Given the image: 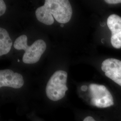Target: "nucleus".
<instances>
[{"label": "nucleus", "mask_w": 121, "mask_h": 121, "mask_svg": "<svg viewBox=\"0 0 121 121\" xmlns=\"http://www.w3.org/2000/svg\"><path fill=\"white\" fill-rule=\"evenodd\" d=\"M72 15V9L68 0H46L44 4L36 9L35 15L39 22L47 25L54 22V18L59 23L69 22Z\"/></svg>", "instance_id": "nucleus-1"}, {"label": "nucleus", "mask_w": 121, "mask_h": 121, "mask_svg": "<svg viewBox=\"0 0 121 121\" xmlns=\"http://www.w3.org/2000/svg\"><path fill=\"white\" fill-rule=\"evenodd\" d=\"M13 47L17 50H23L25 53L22 61L26 64H34L39 61L46 48V44L42 39L36 40L30 46L27 44V37L22 35L15 40Z\"/></svg>", "instance_id": "nucleus-2"}, {"label": "nucleus", "mask_w": 121, "mask_h": 121, "mask_svg": "<svg viewBox=\"0 0 121 121\" xmlns=\"http://www.w3.org/2000/svg\"><path fill=\"white\" fill-rule=\"evenodd\" d=\"M67 73L59 70L52 74L46 87V94L48 99L57 101L63 98L68 88L66 86Z\"/></svg>", "instance_id": "nucleus-3"}, {"label": "nucleus", "mask_w": 121, "mask_h": 121, "mask_svg": "<svg viewBox=\"0 0 121 121\" xmlns=\"http://www.w3.org/2000/svg\"><path fill=\"white\" fill-rule=\"evenodd\" d=\"M89 88L91 103L93 106L99 108H105L114 104L112 95L104 85L92 83Z\"/></svg>", "instance_id": "nucleus-4"}, {"label": "nucleus", "mask_w": 121, "mask_h": 121, "mask_svg": "<svg viewBox=\"0 0 121 121\" xmlns=\"http://www.w3.org/2000/svg\"><path fill=\"white\" fill-rule=\"evenodd\" d=\"M101 69L106 76L121 86V61L114 58L104 60Z\"/></svg>", "instance_id": "nucleus-5"}, {"label": "nucleus", "mask_w": 121, "mask_h": 121, "mask_svg": "<svg viewBox=\"0 0 121 121\" xmlns=\"http://www.w3.org/2000/svg\"><path fill=\"white\" fill-rule=\"evenodd\" d=\"M24 84V80L22 75L14 73L11 69L0 71V87L8 86L13 88H20Z\"/></svg>", "instance_id": "nucleus-6"}, {"label": "nucleus", "mask_w": 121, "mask_h": 121, "mask_svg": "<svg viewBox=\"0 0 121 121\" xmlns=\"http://www.w3.org/2000/svg\"><path fill=\"white\" fill-rule=\"evenodd\" d=\"M12 46V41L7 30L0 28V56L7 54Z\"/></svg>", "instance_id": "nucleus-7"}, {"label": "nucleus", "mask_w": 121, "mask_h": 121, "mask_svg": "<svg viewBox=\"0 0 121 121\" xmlns=\"http://www.w3.org/2000/svg\"><path fill=\"white\" fill-rule=\"evenodd\" d=\"M107 24L112 35L121 32V17L115 14L110 15L107 19Z\"/></svg>", "instance_id": "nucleus-8"}, {"label": "nucleus", "mask_w": 121, "mask_h": 121, "mask_svg": "<svg viewBox=\"0 0 121 121\" xmlns=\"http://www.w3.org/2000/svg\"><path fill=\"white\" fill-rule=\"evenodd\" d=\"M111 43L114 48L117 49L121 48V31L115 35H112Z\"/></svg>", "instance_id": "nucleus-9"}, {"label": "nucleus", "mask_w": 121, "mask_h": 121, "mask_svg": "<svg viewBox=\"0 0 121 121\" xmlns=\"http://www.w3.org/2000/svg\"><path fill=\"white\" fill-rule=\"evenodd\" d=\"M6 10V5L3 0H0V15L2 16L4 14Z\"/></svg>", "instance_id": "nucleus-10"}, {"label": "nucleus", "mask_w": 121, "mask_h": 121, "mask_svg": "<svg viewBox=\"0 0 121 121\" xmlns=\"http://www.w3.org/2000/svg\"><path fill=\"white\" fill-rule=\"evenodd\" d=\"M104 1L109 4H117L121 3V0H106Z\"/></svg>", "instance_id": "nucleus-11"}, {"label": "nucleus", "mask_w": 121, "mask_h": 121, "mask_svg": "<svg viewBox=\"0 0 121 121\" xmlns=\"http://www.w3.org/2000/svg\"><path fill=\"white\" fill-rule=\"evenodd\" d=\"M83 121H96L91 116H88L85 117Z\"/></svg>", "instance_id": "nucleus-12"}, {"label": "nucleus", "mask_w": 121, "mask_h": 121, "mask_svg": "<svg viewBox=\"0 0 121 121\" xmlns=\"http://www.w3.org/2000/svg\"><path fill=\"white\" fill-rule=\"evenodd\" d=\"M60 26H61V27H63V26H64V25H63V24H61V25H60Z\"/></svg>", "instance_id": "nucleus-13"}]
</instances>
